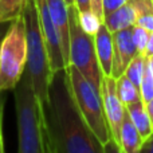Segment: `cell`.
Here are the masks:
<instances>
[{
  "label": "cell",
  "mask_w": 153,
  "mask_h": 153,
  "mask_svg": "<svg viewBox=\"0 0 153 153\" xmlns=\"http://www.w3.org/2000/svg\"><path fill=\"white\" fill-rule=\"evenodd\" d=\"M66 1H67V4H74V0H66Z\"/></svg>",
  "instance_id": "30"
},
{
  "label": "cell",
  "mask_w": 153,
  "mask_h": 153,
  "mask_svg": "<svg viewBox=\"0 0 153 153\" xmlns=\"http://www.w3.org/2000/svg\"><path fill=\"white\" fill-rule=\"evenodd\" d=\"M27 66V36L23 13L13 19L0 46V93L13 90Z\"/></svg>",
  "instance_id": "5"
},
{
  "label": "cell",
  "mask_w": 153,
  "mask_h": 153,
  "mask_svg": "<svg viewBox=\"0 0 153 153\" xmlns=\"http://www.w3.org/2000/svg\"><path fill=\"white\" fill-rule=\"evenodd\" d=\"M11 22H0V46H1V40L4 38L5 32H7L8 27H10Z\"/></svg>",
  "instance_id": "28"
},
{
  "label": "cell",
  "mask_w": 153,
  "mask_h": 153,
  "mask_svg": "<svg viewBox=\"0 0 153 153\" xmlns=\"http://www.w3.org/2000/svg\"><path fill=\"white\" fill-rule=\"evenodd\" d=\"M23 19L26 24V36H27V66L32 79L34 90L42 106L47 102L48 86H50L53 71L50 69L48 54L46 50V43L43 39L40 30L39 18L35 0H28L23 11Z\"/></svg>",
  "instance_id": "3"
},
{
  "label": "cell",
  "mask_w": 153,
  "mask_h": 153,
  "mask_svg": "<svg viewBox=\"0 0 153 153\" xmlns=\"http://www.w3.org/2000/svg\"><path fill=\"white\" fill-rule=\"evenodd\" d=\"M153 153V133L149 136L146 140H144L143 145H141L140 153Z\"/></svg>",
  "instance_id": "25"
},
{
  "label": "cell",
  "mask_w": 153,
  "mask_h": 153,
  "mask_svg": "<svg viewBox=\"0 0 153 153\" xmlns=\"http://www.w3.org/2000/svg\"><path fill=\"white\" fill-rule=\"evenodd\" d=\"M138 54L133 42V27L113 32V67L111 76L120 78L125 73L132 59Z\"/></svg>",
  "instance_id": "9"
},
{
  "label": "cell",
  "mask_w": 153,
  "mask_h": 153,
  "mask_svg": "<svg viewBox=\"0 0 153 153\" xmlns=\"http://www.w3.org/2000/svg\"><path fill=\"white\" fill-rule=\"evenodd\" d=\"M38 10V18H39L40 30H42L43 39L46 43V50L48 54V62H50V69L53 73L59 70L67 69V65L63 58V51H62V42L61 36L58 34L55 24L51 19L50 11H48L46 0H35Z\"/></svg>",
  "instance_id": "8"
},
{
  "label": "cell",
  "mask_w": 153,
  "mask_h": 153,
  "mask_svg": "<svg viewBox=\"0 0 153 153\" xmlns=\"http://www.w3.org/2000/svg\"><path fill=\"white\" fill-rule=\"evenodd\" d=\"M145 56H153V31H151L149 34V39H148V45H146V50H145Z\"/></svg>",
  "instance_id": "27"
},
{
  "label": "cell",
  "mask_w": 153,
  "mask_h": 153,
  "mask_svg": "<svg viewBox=\"0 0 153 153\" xmlns=\"http://www.w3.org/2000/svg\"><path fill=\"white\" fill-rule=\"evenodd\" d=\"M4 102L5 97L3 91L0 93V153L4 152V140H3V113H4Z\"/></svg>",
  "instance_id": "23"
},
{
  "label": "cell",
  "mask_w": 153,
  "mask_h": 153,
  "mask_svg": "<svg viewBox=\"0 0 153 153\" xmlns=\"http://www.w3.org/2000/svg\"><path fill=\"white\" fill-rule=\"evenodd\" d=\"M13 91L18 117L19 153H50L43 106L38 100L27 70H24Z\"/></svg>",
  "instance_id": "2"
},
{
  "label": "cell",
  "mask_w": 153,
  "mask_h": 153,
  "mask_svg": "<svg viewBox=\"0 0 153 153\" xmlns=\"http://www.w3.org/2000/svg\"><path fill=\"white\" fill-rule=\"evenodd\" d=\"M149 34L151 31H148L146 28L141 26H133V42H134L136 47H137L138 54H145L146 50V45H148V39H149Z\"/></svg>",
  "instance_id": "21"
},
{
  "label": "cell",
  "mask_w": 153,
  "mask_h": 153,
  "mask_svg": "<svg viewBox=\"0 0 153 153\" xmlns=\"http://www.w3.org/2000/svg\"><path fill=\"white\" fill-rule=\"evenodd\" d=\"M28 0H0V22H12L23 13Z\"/></svg>",
  "instance_id": "17"
},
{
  "label": "cell",
  "mask_w": 153,
  "mask_h": 153,
  "mask_svg": "<svg viewBox=\"0 0 153 153\" xmlns=\"http://www.w3.org/2000/svg\"><path fill=\"white\" fill-rule=\"evenodd\" d=\"M95 53L100 63L102 75H111L113 67V34L109 28L102 24L94 36Z\"/></svg>",
  "instance_id": "11"
},
{
  "label": "cell",
  "mask_w": 153,
  "mask_h": 153,
  "mask_svg": "<svg viewBox=\"0 0 153 153\" xmlns=\"http://www.w3.org/2000/svg\"><path fill=\"white\" fill-rule=\"evenodd\" d=\"M126 110L129 113L130 118H132L133 124L137 128L138 133L143 137V140H146L153 133V126H152V122H151V118H149L145 103L143 101L132 102L129 105H126Z\"/></svg>",
  "instance_id": "14"
},
{
  "label": "cell",
  "mask_w": 153,
  "mask_h": 153,
  "mask_svg": "<svg viewBox=\"0 0 153 153\" xmlns=\"http://www.w3.org/2000/svg\"><path fill=\"white\" fill-rule=\"evenodd\" d=\"M137 13L136 24L153 31V0H130Z\"/></svg>",
  "instance_id": "16"
},
{
  "label": "cell",
  "mask_w": 153,
  "mask_h": 153,
  "mask_svg": "<svg viewBox=\"0 0 153 153\" xmlns=\"http://www.w3.org/2000/svg\"><path fill=\"white\" fill-rule=\"evenodd\" d=\"M116 86H117V94L121 102L125 106L129 105L132 102H137V101H143L141 98V91L129 78L125 74H122L120 78L116 79Z\"/></svg>",
  "instance_id": "15"
},
{
  "label": "cell",
  "mask_w": 153,
  "mask_h": 153,
  "mask_svg": "<svg viewBox=\"0 0 153 153\" xmlns=\"http://www.w3.org/2000/svg\"><path fill=\"white\" fill-rule=\"evenodd\" d=\"M51 19L55 24L58 34L61 36L63 58L69 67V53H70V20H69V4L66 0H46Z\"/></svg>",
  "instance_id": "10"
},
{
  "label": "cell",
  "mask_w": 153,
  "mask_h": 153,
  "mask_svg": "<svg viewBox=\"0 0 153 153\" xmlns=\"http://www.w3.org/2000/svg\"><path fill=\"white\" fill-rule=\"evenodd\" d=\"M146 106V110H148V114H149V118H151V122H152V126H153V98L151 101L145 103Z\"/></svg>",
  "instance_id": "29"
},
{
  "label": "cell",
  "mask_w": 153,
  "mask_h": 153,
  "mask_svg": "<svg viewBox=\"0 0 153 153\" xmlns=\"http://www.w3.org/2000/svg\"><path fill=\"white\" fill-rule=\"evenodd\" d=\"M69 20H70V53L69 62L75 66L83 76L101 91L102 71L98 63L95 53L94 36L86 34L82 30L78 20V8L74 4L69 5Z\"/></svg>",
  "instance_id": "6"
},
{
  "label": "cell",
  "mask_w": 153,
  "mask_h": 153,
  "mask_svg": "<svg viewBox=\"0 0 153 153\" xmlns=\"http://www.w3.org/2000/svg\"><path fill=\"white\" fill-rule=\"evenodd\" d=\"M144 140L138 133L136 125L133 124L128 110L122 121L121 132H120V152L121 153H140Z\"/></svg>",
  "instance_id": "13"
},
{
  "label": "cell",
  "mask_w": 153,
  "mask_h": 153,
  "mask_svg": "<svg viewBox=\"0 0 153 153\" xmlns=\"http://www.w3.org/2000/svg\"><path fill=\"white\" fill-rule=\"evenodd\" d=\"M129 0H103V13L108 15V13L113 12L114 10L120 8L121 5L126 4Z\"/></svg>",
  "instance_id": "22"
},
{
  "label": "cell",
  "mask_w": 153,
  "mask_h": 153,
  "mask_svg": "<svg viewBox=\"0 0 153 153\" xmlns=\"http://www.w3.org/2000/svg\"><path fill=\"white\" fill-rule=\"evenodd\" d=\"M144 69H145V55L137 54V55L132 59L129 66L126 67L124 74L140 89L141 82H143V76H144Z\"/></svg>",
  "instance_id": "20"
},
{
  "label": "cell",
  "mask_w": 153,
  "mask_h": 153,
  "mask_svg": "<svg viewBox=\"0 0 153 153\" xmlns=\"http://www.w3.org/2000/svg\"><path fill=\"white\" fill-rule=\"evenodd\" d=\"M101 97H102L105 116L110 129L111 140L120 152V132H121L122 121L125 117L126 106L121 102L117 94L116 78L111 75H102L101 81ZM121 153V152H120Z\"/></svg>",
  "instance_id": "7"
},
{
  "label": "cell",
  "mask_w": 153,
  "mask_h": 153,
  "mask_svg": "<svg viewBox=\"0 0 153 153\" xmlns=\"http://www.w3.org/2000/svg\"><path fill=\"white\" fill-rule=\"evenodd\" d=\"M67 73H69L75 102L89 129L97 137L101 145L105 148V152H109L111 149L114 152H118L117 146L114 145L113 140H111L101 91L95 89L75 66L69 65Z\"/></svg>",
  "instance_id": "4"
},
{
  "label": "cell",
  "mask_w": 153,
  "mask_h": 153,
  "mask_svg": "<svg viewBox=\"0 0 153 153\" xmlns=\"http://www.w3.org/2000/svg\"><path fill=\"white\" fill-rule=\"evenodd\" d=\"M136 20H137V13H136V10L133 7L132 1L129 0L126 4L121 5L120 8L114 10L113 12L105 15L103 24L113 34V32H117L120 30L136 26Z\"/></svg>",
  "instance_id": "12"
},
{
  "label": "cell",
  "mask_w": 153,
  "mask_h": 153,
  "mask_svg": "<svg viewBox=\"0 0 153 153\" xmlns=\"http://www.w3.org/2000/svg\"><path fill=\"white\" fill-rule=\"evenodd\" d=\"M140 91L144 103L153 98V56H145V69H144Z\"/></svg>",
  "instance_id": "18"
},
{
  "label": "cell",
  "mask_w": 153,
  "mask_h": 153,
  "mask_svg": "<svg viewBox=\"0 0 153 153\" xmlns=\"http://www.w3.org/2000/svg\"><path fill=\"white\" fill-rule=\"evenodd\" d=\"M74 5L78 8L79 12H82V11H87V10H91L90 0H74Z\"/></svg>",
  "instance_id": "26"
},
{
  "label": "cell",
  "mask_w": 153,
  "mask_h": 153,
  "mask_svg": "<svg viewBox=\"0 0 153 153\" xmlns=\"http://www.w3.org/2000/svg\"><path fill=\"white\" fill-rule=\"evenodd\" d=\"M78 20H79V24H81L82 30H83L86 34L91 35V36H95V34H97L98 30H100V27L103 24L102 19L95 12H93L91 10L82 11V12L78 11Z\"/></svg>",
  "instance_id": "19"
},
{
  "label": "cell",
  "mask_w": 153,
  "mask_h": 153,
  "mask_svg": "<svg viewBox=\"0 0 153 153\" xmlns=\"http://www.w3.org/2000/svg\"><path fill=\"white\" fill-rule=\"evenodd\" d=\"M43 114L50 153H105L79 111L67 69L51 75Z\"/></svg>",
  "instance_id": "1"
},
{
  "label": "cell",
  "mask_w": 153,
  "mask_h": 153,
  "mask_svg": "<svg viewBox=\"0 0 153 153\" xmlns=\"http://www.w3.org/2000/svg\"><path fill=\"white\" fill-rule=\"evenodd\" d=\"M90 5H91V11L95 12L103 22L105 13H103V0H90Z\"/></svg>",
  "instance_id": "24"
}]
</instances>
